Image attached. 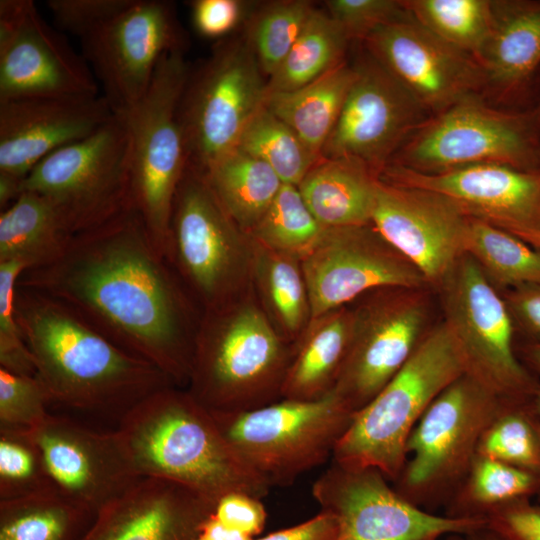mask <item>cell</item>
Instances as JSON below:
<instances>
[{
    "instance_id": "cell-59",
    "label": "cell",
    "mask_w": 540,
    "mask_h": 540,
    "mask_svg": "<svg viewBox=\"0 0 540 540\" xmlns=\"http://www.w3.org/2000/svg\"><path fill=\"white\" fill-rule=\"evenodd\" d=\"M537 431H538V437H539V442H540V420L537 423ZM536 478H537V489H536L535 496H537L538 504L540 505V463H539V467H538V469L536 471Z\"/></svg>"
},
{
    "instance_id": "cell-9",
    "label": "cell",
    "mask_w": 540,
    "mask_h": 540,
    "mask_svg": "<svg viewBox=\"0 0 540 540\" xmlns=\"http://www.w3.org/2000/svg\"><path fill=\"white\" fill-rule=\"evenodd\" d=\"M240 458L270 487L291 485L332 457L354 413L334 390L314 400L280 399L235 413H211Z\"/></svg>"
},
{
    "instance_id": "cell-1",
    "label": "cell",
    "mask_w": 540,
    "mask_h": 540,
    "mask_svg": "<svg viewBox=\"0 0 540 540\" xmlns=\"http://www.w3.org/2000/svg\"><path fill=\"white\" fill-rule=\"evenodd\" d=\"M18 286L63 304L117 346L188 385L201 311L131 207L73 236Z\"/></svg>"
},
{
    "instance_id": "cell-41",
    "label": "cell",
    "mask_w": 540,
    "mask_h": 540,
    "mask_svg": "<svg viewBox=\"0 0 540 540\" xmlns=\"http://www.w3.org/2000/svg\"><path fill=\"white\" fill-rule=\"evenodd\" d=\"M314 10L308 1H281L255 16L247 41L264 75L270 77L277 70Z\"/></svg>"
},
{
    "instance_id": "cell-26",
    "label": "cell",
    "mask_w": 540,
    "mask_h": 540,
    "mask_svg": "<svg viewBox=\"0 0 540 540\" xmlns=\"http://www.w3.org/2000/svg\"><path fill=\"white\" fill-rule=\"evenodd\" d=\"M476 61L485 99L528 109L540 80V0L493 1L492 29Z\"/></svg>"
},
{
    "instance_id": "cell-49",
    "label": "cell",
    "mask_w": 540,
    "mask_h": 540,
    "mask_svg": "<svg viewBox=\"0 0 540 540\" xmlns=\"http://www.w3.org/2000/svg\"><path fill=\"white\" fill-rule=\"evenodd\" d=\"M502 294L516 330L529 339L527 342L540 344V283L521 285Z\"/></svg>"
},
{
    "instance_id": "cell-32",
    "label": "cell",
    "mask_w": 540,
    "mask_h": 540,
    "mask_svg": "<svg viewBox=\"0 0 540 540\" xmlns=\"http://www.w3.org/2000/svg\"><path fill=\"white\" fill-rule=\"evenodd\" d=\"M204 173L227 213L248 235L283 184L270 166L238 147Z\"/></svg>"
},
{
    "instance_id": "cell-36",
    "label": "cell",
    "mask_w": 540,
    "mask_h": 540,
    "mask_svg": "<svg viewBox=\"0 0 540 540\" xmlns=\"http://www.w3.org/2000/svg\"><path fill=\"white\" fill-rule=\"evenodd\" d=\"M536 489L535 473L477 454L445 515L484 519L500 506L530 499Z\"/></svg>"
},
{
    "instance_id": "cell-4",
    "label": "cell",
    "mask_w": 540,
    "mask_h": 540,
    "mask_svg": "<svg viewBox=\"0 0 540 540\" xmlns=\"http://www.w3.org/2000/svg\"><path fill=\"white\" fill-rule=\"evenodd\" d=\"M245 293L201 313L186 389L210 413L249 411L282 399L293 348L261 303Z\"/></svg>"
},
{
    "instance_id": "cell-10",
    "label": "cell",
    "mask_w": 540,
    "mask_h": 540,
    "mask_svg": "<svg viewBox=\"0 0 540 540\" xmlns=\"http://www.w3.org/2000/svg\"><path fill=\"white\" fill-rule=\"evenodd\" d=\"M482 163L540 170V138L529 109L467 97L428 117L389 164L433 174Z\"/></svg>"
},
{
    "instance_id": "cell-38",
    "label": "cell",
    "mask_w": 540,
    "mask_h": 540,
    "mask_svg": "<svg viewBox=\"0 0 540 540\" xmlns=\"http://www.w3.org/2000/svg\"><path fill=\"white\" fill-rule=\"evenodd\" d=\"M238 148L270 166L283 183L298 186L322 158L264 106L245 129Z\"/></svg>"
},
{
    "instance_id": "cell-47",
    "label": "cell",
    "mask_w": 540,
    "mask_h": 540,
    "mask_svg": "<svg viewBox=\"0 0 540 540\" xmlns=\"http://www.w3.org/2000/svg\"><path fill=\"white\" fill-rule=\"evenodd\" d=\"M213 516L227 527L254 538L262 532L267 513L262 499L231 492L217 500Z\"/></svg>"
},
{
    "instance_id": "cell-21",
    "label": "cell",
    "mask_w": 540,
    "mask_h": 540,
    "mask_svg": "<svg viewBox=\"0 0 540 540\" xmlns=\"http://www.w3.org/2000/svg\"><path fill=\"white\" fill-rule=\"evenodd\" d=\"M367 53L430 114L473 95L485 82L478 62L423 28L410 15L363 40Z\"/></svg>"
},
{
    "instance_id": "cell-8",
    "label": "cell",
    "mask_w": 540,
    "mask_h": 540,
    "mask_svg": "<svg viewBox=\"0 0 540 540\" xmlns=\"http://www.w3.org/2000/svg\"><path fill=\"white\" fill-rule=\"evenodd\" d=\"M189 73L182 51L167 53L141 100L115 114L130 136V207L140 215L163 256L174 197L189 162L179 117Z\"/></svg>"
},
{
    "instance_id": "cell-39",
    "label": "cell",
    "mask_w": 540,
    "mask_h": 540,
    "mask_svg": "<svg viewBox=\"0 0 540 540\" xmlns=\"http://www.w3.org/2000/svg\"><path fill=\"white\" fill-rule=\"evenodd\" d=\"M324 230L298 187L283 183L250 237L267 248L301 260L317 245Z\"/></svg>"
},
{
    "instance_id": "cell-37",
    "label": "cell",
    "mask_w": 540,
    "mask_h": 540,
    "mask_svg": "<svg viewBox=\"0 0 540 540\" xmlns=\"http://www.w3.org/2000/svg\"><path fill=\"white\" fill-rule=\"evenodd\" d=\"M409 15L449 46L475 60L493 25L491 0H402Z\"/></svg>"
},
{
    "instance_id": "cell-56",
    "label": "cell",
    "mask_w": 540,
    "mask_h": 540,
    "mask_svg": "<svg viewBox=\"0 0 540 540\" xmlns=\"http://www.w3.org/2000/svg\"><path fill=\"white\" fill-rule=\"evenodd\" d=\"M465 540H502L497 534L489 530L486 526L472 533L465 535Z\"/></svg>"
},
{
    "instance_id": "cell-33",
    "label": "cell",
    "mask_w": 540,
    "mask_h": 540,
    "mask_svg": "<svg viewBox=\"0 0 540 540\" xmlns=\"http://www.w3.org/2000/svg\"><path fill=\"white\" fill-rule=\"evenodd\" d=\"M95 517L55 488L0 501V540H82Z\"/></svg>"
},
{
    "instance_id": "cell-52",
    "label": "cell",
    "mask_w": 540,
    "mask_h": 540,
    "mask_svg": "<svg viewBox=\"0 0 540 540\" xmlns=\"http://www.w3.org/2000/svg\"><path fill=\"white\" fill-rule=\"evenodd\" d=\"M237 530L227 527L213 516V513L203 523L197 540H252Z\"/></svg>"
},
{
    "instance_id": "cell-57",
    "label": "cell",
    "mask_w": 540,
    "mask_h": 540,
    "mask_svg": "<svg viewBox=\"0 0 540 540\" xmlns=\"http://www.w3.org/2000/svg\"><path fill=\"white\" fill-rule=\"evenodd\" d=\"M511 233L520 237L521 239H523L530 245L540 249V230L538 231H530V230L513 231Z\"/></svg>"
},
{
    "instance_id": "cell-31",
    "label": "cell",
    "mask_w": 540,
    "mask_h": 540,
    "mask_svg": "<svg viewBox=\"0 0 540 540\" xmlns=\"http://www.w3.org/2000/svg\"><path fill=\"white\" fill-rule=\"evenodd\" d=\"M252 281L262 308L293 348L311 321V307L300 258L252 239Z\"/></svg>"
},
{
    "instance_id": "cell-40",
    "label": "cell",
    "mask_w": 540,
    "mask_h": 540,
    "mask_svg": "<svg viewBox=\"0 0 540 540\" xmlns=\"http://www.w3.org/2000/svg\"><path fill=\"white\" fill-rule=\"evenodd\" d=\"M539 420L529 402H508L484 431L477 454L536 474Z\"/></svg>"
},
{
    "instance_id": "cell-35",
    "label": "cell",
    "mask_w": 540,
    "mask_h": 540,
    "mask_svg": "<svg viewBox=\"0 0 540 540\" xmlns=\"http://www.w3.org/2000/svg\"><path fill=\"white\" fill-rule=\"evenodd\" d=\"M349 38L328 12L314 10L302 33L269 77V93L309 84L345 61Z\"/></svg>"
},
{
    "instance_id": "cell-54",
    "label": "cell",
    "mask_w": 540,
    "mask_h": 540,
    "mask_svg": "<svg viewBox=\"0 0 540 540\" xmlns=\"http://www.w3.org/2000/svg\"><path fill=\"white\" fill-rule=\"evenodd\" d=\"M522 363L534 374L540 375V344L526 342L518 352Z\"/></svg>"
},
{
    "instance_id": "cell-30",
    "label": "cell",
    "mask_w": 540,
    "mask_h": 540,
    "mask_svg": "<svg viewBox=\"0 0 540 540\" xmlns=\"http://www.w3.org/2000/svg\"><path fill=\"white\" fill-rule=\"evenodd\" d=\"M73 236L49 200L23 191L0 211V262L18 260L29 268L48 264L65 251Z\"/></svg>"
},
{
    "instance_id": "cell-55",
    "label": "cell",
    "mask_w": 540,
    "mask_h": 540,
    "mask_svg": "<svg viewBox=\"0 0 540 540\" xmlns=\"http://www.w3.org/2000/svg\"><path fill=\"white\" fill-rule=\"evenodd\" d=\"M533 115L535 125L538 131V135L540 138V80L538 82V85L536 87V90L534 92V96L531 102L530 107L528 108Z\"/></svg>"
},
{
    "instance_id": "cell-24",
    "label": "cell",
    "mask_w": 540,
    "mask_h": 540,
    "mask_svg": "<svg viewBox=\"0 0 540 540\" xmlns=\"http://www.w3.org/2000/svg\"><path fill=\"white\" fill-rule=\"evenodd\" d=\"M114 113L101 95L0 102V172L25 179L44 158L103 126Z\"/></svg>"
},
{
    "instance_id": "cell-53",
    "label": "cell",
    "mask_w": 540,
    "mask_h": 540,
    "mask_svg": "<svg viewBox=\"0 0 540 540\" xmlns=\"http://www.w3.org/2000/svg\"><path fill=\"white\" fill-rule=\"evenodd\" d=\"M24 179L0 172V211L9 207L23 193Z\"/></svg>"
},
{
    "instance_id": "cell-11",
    "label": "cell",
    "mask_w": 540,
    "mask_h": 540,
    "mask_svg": "<svg viewBox=\"0 0 540 540\" xmlns=\"http://www.w3.org/2000/svg\"><path fill=\"white\" fill-rule=\"evenodd\" d=\"M243 39L217 44L212 55L190 73L181 97L188 164L206 172L238 147L254 116L265 106L267 82Z\"/></svg>"
},
{
    "instance_id": "cell-23",
    "label": "cell",
    "mask_w": 540,
    "mask_h": 540,
    "mask_svg": "<svg viewBox=\"0 0 540 540\" xmlns=\"http://www.w3.org/2000/svg\"><path fill=\"white\" fill-rule=\"evenodd\" d=\"M379 179L438 193L468 217L510 232L540 230V170L482 163L426 174L389 164Z\"/></svg>"
},
{
    "instance_id": "cell-13",
    "label": "cell",
    "mask_w": 540,
    "mask_h": 540,
    "mask_svg": "<svg viewBox=\"0 0 540 540\" xmlns=\"http://www.w3.org/2000/svg\"><path fill=\"white\" fill-rule=\"evenodd\" d=\"M444 323L475 376L505 400L529 402L540 386L514 346L515 325L503 294L468 254L437 288Z\"/></svg>"
},
{
    "instance_id": "cell-60",
    "label": "cell",
    "mask_w": 540,
    "mask_h": 540,
    "mask_svg": "<svg viewBox=\"0 0 540 540\" xmlns=\"http://www.w3.org/2000/svg\"><path fill=\"white\" fill-rule=\"evenodd\" d=\"M446 540H465L464 535H449Z\"/></svg>"
},
{
    "instance_id": "cell-58",
    "label": "cell",
    "mask_w": 540,
    "mask_h": 540,
    "mask_svg": "<svg viewBox=\"0 0 540 540\" xmlns=\"http://www.w3.org/2000/svg\"><path fill=\"white\" fill-rule=\"evenodd\" d=\"M530 408L533 414L540 419V386L529 401Z\"/></svg>"
},
{
    "instance_id": "cell-45",
    "label": "cell",
    "mask_w": 540,
    "mask_h": 540,
    "mask_svg": "<svg viewBox=\"0 0 540 540\" xmlns=\"http://www.w3.org/2000/svg\"><path fill=\"white\" fill-rule=\"evenodd\" d=\"M328 14L343 28L349 40H364L381 26L407 15L402 0H330Z\"/></svg>"
},
{
    "instance_id": "cell-34",
    "label": "cell",
    "mask_w": 540,
    "mask_h": 540,
    "mask_svg": "<svg viewBox=\"0 0 540 540\" xmlns=\"http://www.w3.org/2000/svg\"><path fill=\"white\" fill-rule=\"evenodd\" d=\"M464 251L499 291L540 283V249L491 223L470 218Z\"/></svg>"
},
{
    "instance_id": "cell-14",
    "label": "cell",
    "mask_w": 540,
    "mask_h": 540,
    "mask_svg": "<svg viewBox=\"0 0 540 540\" xmlns=\"http://www.w3.org/2000/svg\"><path fill=\"white\" fill-rule=\"evenodd\" d=\"M349 349L333 388L353 412L363 408L408 361L429 330L427 288L386 287L352 308Z\"/></svg>"
},
{
    "instance_id": "cell-46",
    "label": "cell",
    "mask_w": 540,
    "mask_h": 540,
    "mask_svg": "<svg viewBox=\"0 0 540 540\" xmlns=\"http://www.w3.org/2000/svg\"><path fill=\"white\" fill-rule=\"evenodd\" d=\"M133 0H49L57 26L80 40L126 9Z\"/></svg>"
},
{
    "instance_id": "cell-5",
    "label": "cell",
    "mask_w": 540,
    "mask_h": 540,
    "mask_svg": "<svg viewBox=\"0 0 540 540\" xmlns=\"http://www.w3.org/2000/svg\"><path fill=\"white\" fill-rule=\"evenodd\" d=\"M467 372L463 353L442 320L382 390L356 411L336 444L332 461L352 468H375L395 481L406 460V443L433 400Z\"/></svg>"
},
{
    "instance_id": "cell-51",
    "label": "cell",
    "mask_w": 540,
    "mask_h": 540,
    "mask_svg": "<svg viewBox=\"0 0 540 540\" xmlns=\"http://www.w3.org/2000/svg\"><path fill=\"white\" fill-rule=\"evenodd\" d=\"M504 540H540V505L530 501L512 508L502 525Z\"/></svg>"
},
{
    "instance_id": "cell-42",
    "label": "cell",
    "mask_w": 540,
    "mask_h": 540,
    "mask_svg": "<svg viewBox=\"0 0 540 540\" xmlns=\"http://www.w3.org/2000/svg\"><path fill=\"white\" fill-rule=\"evenodd\" d=\"M53 488L42 453L30 432L0 428V501Z\"/></svg>"
},
{
    "instance_id": "cell-27",
    "label": "cell",
    "mask_w": 540,
    "mask_h": 540,
    "mask_svg": "<svg viewBox=\"0 0 540 540\" xmlns=\"http://www.w3.org/2000/svg\"><path fill=\"white\" fill-rule=\"evenodd\" d=\"M352 324L348 306L310 321L293 347L282 398L314 400L333 390L349 349Z\"/></svg>"
},
{
    "instance_id": "cell-3",
    "label": "cell",
    "mask_w": 540,
    "mask_h": 540,
    "mask_svg": "<svg viewBox=\"0 0 540 540\" xmlns=\"http://www.w3.org/2000/svg\"><path fill=\"white\" fill-rule=\"evenodd\" d=\"M116 431L142 478L183 485L214 503L231 492L262 499L271 489L186 388L172 385L148 396L120 420Z\"/></svg>"
},
{
    "instance_id": "cell-15",
    "label": "cell",
    "mask_w": 540,
    "mask_h": 540,
    "mask_svg": "<svg viewBox=\"0 0 540 540\" xmlns=\"http://www.w3.org/2000/svg\"><path fill=\"white\" fill-rule=\"evenodd\" d=\"M312 496L321 510L335 516L336 540H430L486 526L482 518L438 515L414 505L375 468L332 461L313 483Z\"/></svg>"
},
{
    "instance_id": "cell-28",
    "label": "cell",
    "mask_w": 540,
    "mask_h": 540,
    "mask_svg": "<svg viewBox=\"0 0 540 540\" xmlns=\"http://www.w3.org/2000/svg\"><path fill=\"white\" fill-rule=\"evenodd\" d=\"M379 177L345 159H320L297 186L324 228L371 224Z\"/></svg>"
},
{
    "instance_id": "cell-18",
    "label": "cell",
    "mask_w": 540,
    "mask_h": 540,
    "mask_svg": "<svg viewBox=\"0 0 540 540\" xmlns=\"http://www.w3.org/2000/svg\"><path fill=\"white\" fill-rule=\"evenodd\" d=\"M311 320L386 287L428 288L422 274L371 224L325 228L301 259Z\"/></svg>"
},
{
    "instance_id": "cell-19",
    "label": "cell",
    "mask_w": 540,
    "mask_h": 540,
    "mask_svg": "<svg viewBox=\"0 0 540 540\" xmlns=\"http://www.w3.org/2000/svg\"><path fill=\"white\" fill-rule=\"evenodd\" d=\"M354 66L356 77L322 158L354 161L380 177L431 115L368 53Z\"/></svg>"
},
{
    "instance_id": "cell-22",
    "label": "cell",
    "mask_w": 540,
    "mask_h": 540,
    "mask_svg": "<svg viewBox=\"0 0 540 540\" xmlns=\"http://www.w3.org/2000/svg\"><path fill=\"white\" fill-rule=\"evenodd\" d=\"M470 217L446 197L425 189L378 180L371 225L438 288L458 259Z\"/></svg>"
},
{
    "instance_id": "cell-20",
    "label": "cell",
    "mask_w": 540,
    "mask_h": 540,
    "mask_svg": "<svg viewBox=\"0 0 540 540\" xmlns=\"http://www.w3.org/2000/svg\"><path fill=\"white\" fill-rule=\"evenodd\" d=\"M29 432L54 488L94 517L142 479L116 429L99 431L49 413Z\"/></svg>"
},
{
    "instance_id": "cell-17",
    "label": "cell",
    "mask_w": 540,
    "mask_h": 540,
    "mask_svg": "<svg viewBox=\"0 0 540 540\" xmlns=\"http://www.w3.org/2000/svg\"><path fill=\"white\" fill-rule=\"evenodd\" d=\"M96 95L84 57L43 20L33 1H0V102Z\"/></svg>"
},
{
    "instance_id": "cell-7",
    "label": "cell",
    "mask_w": 540,
    "mask_h": 540,
    "mask_svg": "<svg viewBox=\"0 0 540 540\" xmlns=\"http://www.w3.org/2000/svg\"><path fill=\"white\" fill-rule=\"evenodd\" d=\"M508 402L470 373L454 380L410 433L395 490L427 511L448 504L477 455L484 431Z\"/></svg>"
},
{
    "instance_id": "cell-48",
    "label": "cell",
    "mask_w": 540,
    "mask_h": 540,
    "mask_svg": "<svg viewBox=\"0 0 540 540\" xmlns=\"http://www.w3.org/2000/svg\"><path fill=\"white\" fill-rule=\"evenodd\" d=\"M191 8L194 28L206 38L224 37L242 17V4L236 0H196Z\"/></svg>"
},
{
    "instance_id": "cell-43",
    "label": "cell",
    "mask_w": 540,
    "mask_h": 540,
    "mask_svg": "<svg viewBox=\"0 0 540 540\" xmlns=\"http://www.w3.org/2000/svg\"><path fill=\"white\" fill-rule=\"evenodd\" d=\"M22 261L0 262V368L10 372L35 376L30 350L22 336L15 311L18 279L28 269Z\"/></svg>"
},
{
    "instance_id": "cell-12",
    "label": "cell",
    "mask_w": 540,
    "mask_h": 540,
    "mask_svg": "<svg viewBox=\"0 0 540 540\" xmlns=\"http://www.w3.org/2000/svg\"><path fill=\"white\" fill-rule=\"evenodd\" d=\"M131 147L123 119L114 116L89 136L39 162L23 191L49 200L75 235L130 207Z\"/></svg>"
},
{
    "instance_id": "cell-16",
    "label": "cell",
    "mask_w": 540,
    "mask_h": 540,
    "mask_svg": "<svg viewBox=\"0 0 540 540\" xmlns=\"http://www.w3.org/2000/svg\"><path fill=\"white\" fill-rule=\"evenodd\" d=\"M82 54L114 114L134 107L164 55L182 51L184 38L171 2L133 0L81 39Z\"/></svg>"
},
{
    "instance_id": "cell-44",
    "label": "cell",
    "mask_w": 540,
    "mask_h": 540,
    "mask_svg": "<svg viewBox=\"0 0 540 540\" xmlns=\"http://www.w3.org/2000/svg\"><path fill=\"white\" fill-rule=\"evenodd\" d=\"M49 396L36 376L0 368V428L30 431L50 413Z\"/></svg>"
},
{
    "instance_id": "cell-61",
    "label": "cell",
    "mask_w": 540,
    "mask_h": 540,
    "mask_svg": "<svg viewBox=\"0 0 540 540\" xmlns=\"http://www.w3.org/2000/svg\"><path fill=\"white\" fill-rule=\"evenodd\" d=\"M430 540H440V539H430Z\"/></svg>"
},
{
    "instance_id": "cell-29",
    "label": "cell",
    "mask_w": 540,
    "mask_h": 540,
    "mask_svg": "<svg viewBox=\"0 0 540 540\" xmlns=\"http://www.w3.org/2000/svg\"><path fill=\"white\" fill-rule=\"evenodd\" d=\"M355 77V66L344 61L298 89L269 93L265 106L322 158Z\"/></svg>"
},
{
    "instance_id": "cell-6",
    "label": "cell",
    "mask_w": 540,
    "mask_h": 540,
    "mask_svg": "<svg viewBox=\"0 0 540 540\" xmlns=\"http://www.w3.org/2000/svg\"><path fill=\"white\" fill-rule=\"evenodd\" d=\"M164 257L201 313L246 292L252 281V238L190 164L174 197Z\"/></svg>"
},
{
    "instance_id": "cell-25",
    "label": "cell",
    "mask_w": 540,
    "mask_h": 540,
    "mask_svg": "<svg viewBox=\"0 0 540 540\" xmlns=\"http://www.w3.org/2000/svg\"><path fill=\"white\" fill-rule=\"evenodd\" d=\"M214 507L183 485L146 477L103 508L82 540H197Z\"/></svg>"
},
{
    "instance_id": "cell-2",
    "label": "cell",
    "mask_w": 540,
    "mask_h": 540,
    "mask_svg": "<svg viewBox=\"0 0 540 540\" xmlns=\"http://www.w3.org/2000/svg\"><path fill=\"white\" fill-rule=\"evenodd\" d=\"M15 311L51 404L118 424L145 398L174 385L52 298L17 285Z\"/></svg>"
},
{
    "instance_id": "cell-50",
    "label": "cell",
    "mask_w": 540,
    "mask_h": 540,
    "mask_svg": "<svg viewBox=\"0 0 540 540\" xmlns=\"http://www.w3.org/2000/svg\"><path fill=\"white\" fill-rule=\"evenodd\" d=\"M338 524L335 516L325 510L297 525L272 532L252 540H336Z\"/></svg>"
}]
</instances>
